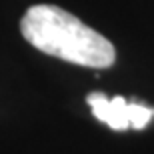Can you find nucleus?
Returning a JSON list of instances; mask_svg holds the SVG:
<instances>
[{
  "label": "nucleus",
  "mask_w": 154,
  "mask_h": 154,
  "mask_svg": "<svg viewBox=\"0 0 154 154\" xmlns=\"http://www.w3.org/2000/svg\"><path fill=\"white\" fill-rule=\"evenodd\" d=\"M20 32L36 50L78 66L108 68L116 60L108 38L54 4L30 6L20 20Z\"/></svg>",
  "instance_id": "1"
},
{
  "label": "nucleus",
  "mask_w": 154,
  "mask_h": 154,
  "mask_svg": "<svg viewBox=\"0 0 154 154\" xmlns=\"http://www.w3.org/2000/svg\"><path fill=\"white\" fill-rule=\"evenodd\" d=\"M86 102L92 108V114L112 130H126V128L142 130L154 118V108L128 102L122 96L106 98L102 92H92L86 96Z\"/></svg>",
  "instance_id": "2"
}]
</instances>
